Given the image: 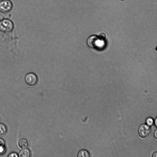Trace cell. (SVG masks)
I'll return each instance as SVG.
<instances>
[{
	"label": "cell",
	"instance_id": "6da1fadb",
	"mask_svg": "<svg viewBox=\"0 0 157 157\" xmlns=\"http://www.w3.org/2000/svg\"><path fill=\"white\" fill-rule=\"evenodd\" d=\"M104 41L99 36L95 35H93L88 37L86 43L88 46L90 48L96 49L102 47L104 44Z\"/></svg>",
	"mask_w": 157,
	"mask_h": 157
},
{
	"label": "cell",
	"instance_id": "7a4b0ae2",
	"mask_svg": "<svg viewBox=\"0 0 157 157\" xmlns=\"http://www.w3.org/2000/svg\"><path fill=\"white\" fill-rule=\"evenodd\" d=\"M14 28L13 22L9 19H4L0 21V31L5 33L12 32Z\"/></svg>",
	"mask_w": 157,
	"mask_h": 157
},
{
	"label": "cell",
	"instance_id": "3957f363",
	"mask_svg": "<svg viewBox=\"0 0 157 157\" xmlns=\"http://www.w3.org/2000/svg\"><path fill=\"white\" fill-rule=\"evenodd\" d=\"M26 84L30 86H33L37 84L38 78L37 75L34 73L30 72L27 74L25 77Z\"/></svg>",
	"mask_w": 157,
	"mask_h": 157
},
{
	"label": "cell",
	"instance_id": "277c9868",
	"mask_svg": "<svg viewBox=\"0 0 157 157\" xmlns=\"http://www.w3.org/2000/svg\"><path fill=\"white\" fill-rule=\"evenodd\" d=\"M13 5L10 0H2L0 2V12L7 13L10 12L13 9Z\"/></svg>",
	"mask_w": 157,
	"mask_h": 157
},
{
	"label": "cell",
	"instance_id": "5b68a950",
	"mask_svg": "<svg viewBox=\"0 0 157 157\" xmlns=\"http://www.w3.org/2000/svg\"><path fill=\"white\" fill-rule=\"evenodd\" d=\"M138 133L139 136L143 138L148 137L151 132V129L150 126L147 124H141L138 128Z\"/></svg>",
	"mask_w": 157,
	"mask_h": 157
},
{
	"label": "cell",
	"instance_id": "8992f818",
	"mask_svg": "<svg viewBox=\"0 0 157 157\" xmlns=\"http://www.w3.org/2000/svg\"><path fill=\"white\" fill-rule=\"evenodd\" d=\"M18 144L19 147L22 149L26 148L29 146V142L26 139L22 138L19 140Z\"/></svg>",
	"mask_w": 157,
	"mask_h": 157
},
{
	"label": "cell",
	"instance_id": "52a82bcc",
	"mask_svg": "<svg viewBox=\"0 0 157 157\" xmlns=\"http://www.w3.org/2000/svg\"><path fill=\"white\" fill-rule=\"evenodd\" d=\"M18 155L20 157H30L31 156V153L30 150L26 148L21 150Z\"/></svg>",
	"mask_w": 157,
	"mask_h": 157
},
{
	"label": "cell",
	"instance_id": "ba28073f",
	"mask_svg": "<svg viewBox=\"0 0 157 157\" xmlns=\"http://www.w3.org/2000/svg\"><path fill=\"white\" fill-rule=\"evenodd\" d=\"M78 157H90V154L88 151L86 149H82L78 152L77 155Z\"/></svg>",
	"mask_w": 157,
	"mask_h": 157
},
{
	"label": "cell",
	"instance_id": "9c48e42d",
	"mask_svg": "<svg viewBox=\"0 0 157 157\" xmlns=\"http://www.w3.org/2000/svg\"><path fill=\"white\" fill-rule=\"evenodd\" d=\"M6 150V144L4 139L0 138V155L4 153Z\"/></svg>",
	"mask_w": 157,
	"mask_h": 157
},
{
	"label": "cell",
	"instance_id": "30bf717a",
	"mask_svg": "<svg viewBox=\"0 0 157 157\" xmlns=\"http://www.w3.org/2000/svg\"><path fill=\"white\" fill-rule=\"evenodd\" d=\"M7 128L4 124L0 123V136L5 135L7 133Z\"/></svg>",
	"mask_w": 157,
	"mask_h": 157
},
{
	"label": "cell",
	"instance_id": "8fae6325",
	"mask_svg": "<svg viewBox=\"0 0 157 157\" xmlns=\"http://www.w3.org/2000/svg\"><path fill=\"white\" fill-rule=\"evenodd\" d=\"M146 122V124L150 126H151L153 124L154 121L152 118L149 117L147 118Z\"/></svg>",
	"mask_w": 157,
	"mask_h": 157
},
{
	"label": "cell",
	"instance_id": "7c38bea8",
	"mask_svg": "<svg viewBox=\"0 0 157 157\" xmlns=\"http://www.w3.org/2000/svg\"><path fill=\"white\" fill-rule=\"evenodd\" d=\"M99 36L101 40L103 41L105 40L107 38L106 34L104 33H101Z\"/></svg>",
	"mask_w": 157,
	"mask_h": 157
},
{
	"label": "cell",
	"instance_id": "4fadbf2b",
	"mask_svg": "<svg viewBox=\"0 0 157 157\" xmlns=\"http://www.w3.org/2000/svg\"><path fill=\"white\" fill-rule=\"evenodd\" d=\"M8 156V157H18V155L16 153L13 152L10 154Z\"/></svg>",
	"mask_w": 157,
	"mask_h": 157
},
{
	"label": "cell",
	"instance_id": "5bb4252c",
	"mask_svg": "<svg viewBox=\"0 0 157 157\" xmlns=\"http://www.w3.org/2000/svg\"><path fill=\"white\" fill-rule=\"evenodd\" d=\"M157 130H156L154 132V136L156 139H157Z\"/></svg>",
	"mask_w": 157,
	"mask_h": 157
},
{
	"label": "cell",
	"instance_id": "9a60e30c",
	"mask_svg": "<svg viewBox=\"0 0 157 157\" xmlns=\"http://www.w3.org/2000/svg\"><path fill=\"white\" fill-rule=\"evenodd\" d=\"M153 157H157V152H154L152 156Z\"/></svg>",
	"mask_w": 157,
	"mask_h": 157
},
{
	"label": "cell",
	"instance_id": "2e32d148",
	"mask_svg": "<svg viewBox=\"0 0 157 157\" xmlns=\"http://www.w3.org/2000/svg\"><path fill=\"white\" fill-rule=\"evenodd\" d=\"M155 126L156 127L157 125V118L156 117L155 120Z\"/></svg>",
	"mask_w": 157,
	"mask_h": 157
},
{
	"label": "cell",
	"instance_id": "e0dca14e",
	"mask_svg": "<svg viewBox=\"0 0 157 157\" xmlns=\"http://www.w3.org/2000/svg\"><path fill=\"white\" fill-rule=\"evenodd\" d=\"M2 0H0V2L2 1Z\"/></svg>",
	"mask_w": 157,
	"mask_h": 157
},
{
	"label": "cell",
	"instance_id": "ac0fdd59",
	"mask_svg": "<svg viewBox=\"0 0 157 157\" xmlns=\"http://www.w3.org/2000/svg\"><path fill=\"white\" fill-rule=\"evenodd\" d=\"M121 0V1H124V0Z\"/></svg>",
	"mask_w": 157,
	"mask_h": 157
}]
</instances>
